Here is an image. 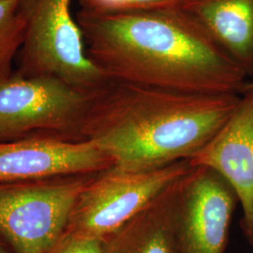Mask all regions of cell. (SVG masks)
<instances>
[{
    "label": "cell",
    "instance_id": "obj_1",
    "mask_svg": "<svg viewBox=\"0 0 253 253\" xmlns=\"http://www.w3.org/2000/svg\"><path fill=\"white\" fill-rule=\"evenodd\" d=\"M85 51L111 80L185 93L241 95L247 75L181 9L78 11Z\"/></svg>",
    "mask_w": 253,
    "mask_h": 253
},
{
    "label": "cell",
    "instance_id": "obj_2",
    "mask_svg": "<svg viewBox=\"0 0 253 253\" xmlns=\"http://www.w3.org/2000/svg\"><path fill=\"white\" fill-rule=\"evenodd\" d=\"M240 96L110 80L93 94L80 139L100 147L118 169L162 168L198 153L235 113Z\"/></svg>",
    "mask_w": 253,
    "mask_h": 253
},
{
    "label": "cell",
    "instance_id": "obj_3",
    "mask_svg": "<svg viewBox=\"0 0 253 253\" xmlns=\"http://www.w3.org/2000/svg\"><path fill=\"white\" fill-rule=\"evenodd\" d=\"M93 93L54 76L0 79V142L48 137L83 142L80 129Z\"/></svg>",
    "mask_w": 253,
    "mask_h": 253
},
{
    "label": "cell",
    "instance_id": "obj_4",
    "mask_svg": "<svg viewBox=\"0 0 253 253\" xmlns=\"http://www.w3.org/2000/svg\"><path fill=\"white\" fill-rule=\"evenodd\" d=\"M98 173L0 182V235L14 253H47L67 230L74 204Z\"/></svg>",
    "mask_w": 253,
    "mask_h": 253
},
{
    "label": "cell",
    "instance_id": "obj_5",
    "mask_svg": "<svg viewBox=\"0 0 253 253\" xmlns=\"http://www.w3.org/2000/svg\"><path fill=\"white\" fill-rule=\"evenodd\" d=\"M72 0H35L20 50L18 74L59 78L73 87L96 92L111 79L88 58Z\"/></svg>",
    "mask_w": 253,
    "mask_h": 253
},
{
    "label": "cell",
    "instance_id": "obj_6",
    "mask_svg": "<svg viewBox=\"0 0 253 253\" xmlns=\"http://www.w3.org/2000/svg\"><path fill=\"white\" fill-rule=\"evenodd\" d=\"M192 167L185 160L153 170L99 172L79 194L66 231L108 239Z\"/></svg>",
    "mask_w": 253,
    "mask_h": 253
},
{
    "label": "cell",
    "instance_id": "obj_7",
    "mask_svg": "<svg viewBox=\"0 0 253 253\" xmlns=\"http://www.w3.org/2000/svg\"><path fill=\"white\" fill-rule=\"evenodd\" d=\"M237 204L235 190L221 175L193 166L183 178L178 203L179 253H224Z\"/></svg>",
    "mask_w": 253,
    "mask_h": 253
},
{
    "label": "cell",
    "instance_id": "obj_8",
    "mask_svg": "<svg viewBox=\"0 0 253 253\" xmlns=\"http://www.w3.org/2000/svg\"><path fill=\"white\" fill-rule=\"evenodd\" d=\"M189 161L217 172L235 190L243 212L240 228L253 248V88L244 89L232 117Z\"/></svg>",
    "mask_w": 253,
    "mask_h": 253
},
{
    "label": "cell",
    "instance_id": "obj_9",
    "mask_svg": "<svg viewBox=\"0 0 253 253\" xmlns=\"http://www.w3.org/2000/svg\"><path fill=\"white\" fill-rule=\"evenodd\" d=\"M114 162L89 141L35 137L0 142V182L99 173Z\"/></svg>",
    "mask_w": 253,
    "mask_h": 253
},
{
    "label": "cell",
    "instance_id": "obj_10",
    "mask_svg": "<svg viewBox=\"0 0 253 253\" xmlns=\"http://www.w3.org/2000/svg\"><path fill=\"white\" fill-rule=\"evenodd\" d=\"M181 9L253 77V0H185Z\"/></svg>",
    "mask_w": 253,
    "mask_h": 253
},
{
    "label": "cell",
    "instance_id": "obj_11",
    "mask_svg": "<svg viewBox=\"0 0 253 253\" xmlns=\"http://www.w3.org/2000/svg\"><path fill=\"white\" fill-rule=\"evenodd\" d=\"M185 175L125 224L126 253H179L177 209Z\"/></svg>",
    "mask_w": 253,
    "mask_h": 253
},
{
    "label": "cell",
    "instance_id": "obj_12",
    "mask_svg": "<svg viewBox=\"0 0 253 253\" xmlns=\"http://www.w3.org/2000/svg\"><path fill=\"white\" fill-rule=\"evenodd\" d=\"M35 0H0V79L12 74V62L27 33Z\"/></svg>",
    "mask_w": 253,
    "mask_h": 253
},
{
    "label": "cell",
    "instance_id": "obj_13",
    "mask_svg": "<svg viewBox=\"0 0 253 253\" xmlns=\"http://www.w3.org/2000/svg\"><path fill=\"white\" fill-rule=\"evenodd\" d=\"M82 12L116 15L142 11L181 9L185 0H78Z\"/></svg>",
    "mask_w": 253,
    "mask_h": 253
},
{
    "label": "cell",
    "instance_id": "obj_14",
    "mask_svg": "<svg viewBox=\"0 0 253 253\" xmlns=\"http://www.w3.org/2000/svg\"><path fill=\"white\" fill-rule=\"evenodd\" d=\"M107 241L66 231L47 253H104Z\"/></svg>",
    "mask_w": 253,
    "mask_h": 253
},
{
    "label": "cell",
    "instance_id": "obj_15",
    "mask_svg": "<svg viewBox=\"0 0 253 253\" xmlns=\"http://www.w3.org/2000/svg\"><path fill=\"white\" fill-rule=\"evenodd\" d=\"M126 232L125 225L110 236L104 253H126Z\"/></svg>",
    "mask_w": 253,
    "mask_h": 253
},
{
    "label": "cell",
    "instance_id": "obj_16",
    "mask_svg": "<svg viewBox=\"0 0 253 253\" xmlns=\"http://www.w3.org/2000/svg\"><path fill=\"white\" fill-rule=\"evenodd\" d=\"M0 253H11L9 250L6 248V246L0 242Z\"/></svg>",
    "mask_w": 253,
    "mask_h": 253
},
{
    "label": "cell",
    "instance_id": "obj_17",
    "mask_svg": "<svg viewBox=\"0 0 253 253\" xmlns=\"http://www.w3.org/2000/svg\"><path fill=\"white\" fill-rule=\"evenodd\" d=\"M246 88H253V80L252 82H248V83L246 84L244 89H246Z\"/></svg>",
    "mask_w": 253,
    "mask_h": 253
}]
</instances>
